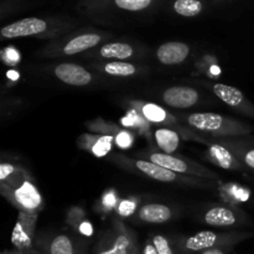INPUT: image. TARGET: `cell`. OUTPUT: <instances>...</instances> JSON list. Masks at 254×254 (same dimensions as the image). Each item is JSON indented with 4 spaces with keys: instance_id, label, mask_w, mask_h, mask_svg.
Returning a JSON list of instances; mask_svg holds the SVG:
<instances>
[{
    "instance_id": "6da1fadb",
    "label": "cell",
    "mask_w": 254,
    "mask_h": 254,
    "mask_svg": "<svg viewBox=\"0 0 254 254\" xmlns=\"http://www.w3.org/2000/svg\"><path fill=\"white\" fill-rule=\"evenodd\" d=\"M47 24L41 19L37 17H26V19L19 20L16 22L7 25L1 29V36L5 39H15V37L30 36L44 32L46 30Z\"/></svg>"
},
{
    "instance_id": "7a4b0ae2",
    "label": "cell",
    "mask_w": 254,
    "mask_h": 254,
    "mask_svg": "<svg viewBox=\"0 0 254 254\" xmlns=\"http://www.w3.org/2000/svg\"><path fill=\"white\" fill-rule=\"evenodd\" d=\"M163 99L169 107L185 109L197 103L198 93L190 87H171L166 89Z\"/></svg>"
},
{
    "instance_id": "3957f363",
    "label": "cell",
    "mask_w": 254,
    "mask_h": 254,
    "mask_svg": "<svg viewBox=\"0 0 254 254\" xmlns=\"http://www.w3.org/2000/svg\"><path fill=\"white\" fill-rule=\"evenodd\" d=\"M55 74L60 81L71 86H86L92 81V76L82 66L74 64H61L55 68Z\"/></svg>"
},
{
    "instance_id": "277c9868",
    "label": "cell",
    "mask_w": 254,
    "mask_h": 254,
    "mask_svg": "<svg viewBox=\"0 0 254 254\" xmlns=\"http://www.w3.org/2000/svg\"><path fill=\"white\" fill-rule=\"evenodd\" d=\"M190 49L184 42H166L158 49V59L164 64H178L185 61Z\"/></svg>"
},
{
    "instance_id": "5b68a950",
    "label": "cell",
    "mask_w": 254,
    "mask_h": 254,
    "mask_svg": "<svg viewBox=\"0 0 254 254\" xmlns=\"http://www.w3.org/2000/svg\"><path fill=\"white\" fill-rule=\"evenodd\" d=\"M218 236L211 231H202L191 236L186 240L185 250L190 252H203V251L215 248L217 245Z\"/></svg>"
},
{
    "instance_id": "8992f818",
    "label": "cell",
    "mask_w": 254,
    "mask_h": 254,
    "mask_svg": "<svg viewBox=\"0 0 254 254\" xmlns=\"http://www.w3.org/2000/svg\"><path fill=\"white\" fill-rule=\"evenodd\" d=\"M15 198L26 210H35L41 203V195L36 190L32 184L25 181L16 191H15Z\"/></svg>"
},
{
    "instance_id": "52a82bcc",
    "label": "cell",
    "mask_w": 254,
    "mask_h": 254,
    "mask_svg": "<svg viewBox=\"0 0 254 254\" xmlns=\"http://www.w3.org/2000/svg\"><path fill=\"white\" fill-rule=\"evenodd\" d=\"M139 217L148 223H164L171 217V210L165 205L150 203L140 208Z\"/></svg>"
},
{
    "instance_id": "ba28073f",
    "label": "cell",
    "mask_w": 254,
    "mask_h": 254,
    "mask_svg": "<svg viewBox=\"0 0 254 254\" xmlns=\"http://www.w3.org/2000/svg\"><path fill=\"white\" fill-rule=\"evenodd\" d=\"M189 124L198 130H217L222 127L223 118L215 113H193L189 117Z\"/></svg>"
},
{
    "instance_id": "9c48e42d",
    "label": "cell",
    "mask_w": 254,
    "mask_h": 254,
    "mask_svg": "<svg viewBox=\"0 0 254 254\" xmlns=\"http://www.w3.org/2000/svg\"><path fill=\"white\" fill-rule=\"evenodd\" d=\"M136 168L140 171H143L145 175H148L149 178L155 179V180L159 181H165V183H169V181L175 180L176 175L174 171L168 170V169L163 168L160 165H156V164L151 163V161H144L139 160L136 161Z\"/></svg>"
},
{
    "instance_id": "30bf717a",
    "label": "cell",
    "mask_w": 254,
    "mask_h": 254,
    "mask_svg": "<svg viewBox=\"0 0 254 254\" xmlns=\"http://www.w3.org/2000/svg\"><path fill=\"white\" fill-rule=\"evenodd\" d=\"M206 223L215 227H228L236 223V216L226 207H213L206 213Z\"/></svg>"
},
{
    "instance_id": "8fae6325",
    "label": "cell",
    "mask_w": 254,
    "mask_h": 254,
    "mask_svg": "<svg viewBox=\"0 0 254 254\" xmlns=\"http://www.w3.org/2000/svg\"><path fill=\"white\" fill-rule=\"evenodd\" d=\"M101 41V36L96 34H86L72 39L66 46L64 47V52L66 55H74L78 52L86 51L91 47L96 46Z\"/></svg>"
},
{
    "instance_id": "7c38bea8",
    "label": "cell",
    "mask_w": 254,
    "mask_h": 254,
    "mask_svg": "<svg viewBox=\"0 0 254 254\" xmlns=\"http://www.w3.org/2000/svg\"><path fill=\"white\" fill-rule=\"evenodd\" d=\"M213 92L221 101H223L231 107H238L243 102L242 92L236 87L218 83L213 86Z\"/></svg>"
},
{
    "instance_id": "4fadbf2b",
    "label": "cell",
    "mask_w": 254,
    "mask_h": 254,
    "mask_svg": "<svg viewBox=\"0 0 254 254\" xmlns=\"http://www.w3.org/2000/svg\"><path fill=\"white\" fill-rule=\"evenodd\" d=\"M150 161L156 165L168 169V170L174 171V173H186L188 171V165L185 161L169 155V154H153L150 156Z\"/></svg>"
},
{
    "instance_id": "5bb4252c",
    "label": "cell",
    "mask_w": 254,
    "mask_h": 254,
    "mask_svg": "<svg viewBox=\"0 0 254 254\" xmlns=\"http://www.w3.org/2000/svg\"><path fill=\"white\" fill-rule=\"evenodd\" d=\"M155 138L158 145L165 151L166 154H170L176 150L179 146V135L176 131L170 130V129H159L155 131Z\"/></svg>"
},
{
    "instance_id": "9a60e30c",
    "label": "cell",
    "mask_w": 254,
    "mask_h": 254,
    "mask_svg": "<svg viewBox=\"0 0 254 254\" xmlns=\"http://www.w3.org/2000/svg\"><path fill=\"white\" fill-rule=\"evenodd\" d=\"M133 55V49L130 45L114 42V44L104 45L101 49V56L104 59H128Z\"/></svg>"
},
{
    "instance_id": "2e32d148",
    "label": "cell",
    "mask_w": 254,
    "mask_h": 254,
    "mask_svg": "<svg viewBox=\"0 0 254 254\" xmlns=\"http://www.w3.org/2000/svg\"><path fill=\"white\" fill-rule=\"evenodd\" d=\"M97 254H134L133 243L128 236L121 233L117 236L111 247L99 251Z\"/></svg>"
},
{
    "instance_id": "e0dca14e",
    "label": "cell",
    "mask_w": 254,
    "mask_h": 254,
    "mask_svg": "<svg viewBox=\"0 0 254 254\" xmlns=\"http://www.w3.org/2000/svg\"><path fill=\"white\" fill-rule=\"evenodd\" d=\"M174 9L183 16H195L202 10V4L198 0H176Z\"/></svg>"
},
{
    "instance_id": "ac0fdd59",
    "label": "cell",
    "mask_w": 254,
    "mask_h": 254,
    "mask_svg": "<svg viewBox=\"0 0 254 254\" xmlns=\"http://www.w3.org/2000/svg\"><path fill=\"white\" fill-rule=\"evenodd\" d=\"M50 254H76L74 247L69 237L60 235L54 238L50 245Z\"/></svg>"
},
{
    "instance_id": "d6986e66",
    "label": "cell",
    "mask_w": 254,
    "mask_h": 254,
    "mask_svg": "<svg viewBox=\"0 0 254 254\" xmlns=\"http://www.w3.org/2000/svg\"><path fill=\"white\" fill-rule=\"evenodd\" d=\"M11 242L20 251H26L31 248V237L24 230V227H22V225L20 222H17L16 226H15L14 232H12Z\"/></svg>"
},
{
    "instance_id": "ffe728a7",
    "label": "cell",
    "mask_w": 254,
    "mask_h": 254,
    "mask_svg": "<svg viewBox=\"0 0 254 254\" xmlns=\"http://www.w3.org/2000/svg\"><path fill=\"white\" fill-rule=\"evenodd\" d=\"M104 71L107 73L112 74V76H121V77H128L131 74L135 73L136 68L130 64H127V62L122 61H116V62H109L104 67Z\"/></svg>"
},
{
    "instance_id": "44dd1931",
    "label": "cell",
    "mask_w": 254,
    "mask_h": 254,
    "mask_svg": "<svg viewBox=\"0 0 254 254\" xmlns=\"http://www.w3.org/2000/svg\"><path fill=\"white\" fill-rule=\"evenodd\" d=\"M210 153L212 158L217 161L218 165L223 169H230L232 166L233 159L230 151L222 145H212L210 149Z\"/></svg>"
},
{
    "instance_id": "7402d4cb",
    "label": "cell",
    "mask_w": 254,
    "mask_h": 254,
    "mask_svg": "<svg viewBox=\"0 0 254 254\" xmlns=\"http://www.w3.org/2000/svg\"><path fill=\"white\" fill-rule=\"evenodd\" d=\"M143 113L148 121L154 122V123L164 122L165 121V117H166L165 111H164L161 107L156 106V104H153V103L145 104L143 108Z\"/></svg>"
},
{
    "instance_id": "603a6c76",
    "label": "cell",
    "mask_w": 254,
    "mask_h": 254,
    "mask_svg": "<svg viewBox=\"0 0 254 254\" xmlns=\"http://www.w3.org/2000/svg\"><path fill=\"white\" fill-rule=\"evenodd\" d=\"M117 6L129 11H139L150 5L151 0H114Z\"/></svg>"
},
{
    "instance_id": "cb8c5ba5",
    "label": "cell",
    "mask_w": 254,
    "mask_h": 254,
    "mask_svg": "<svg viewBox=\"0 0 254 254\" xmlns=\"http://www.w3.org/2000/svg\"><path fill=\"white\" fill-rule=\"evenodd\" d=\"M112 141H113V138L108 135L99 138L93 145V148H92V151H93L94 155L98 156V158L107 155L108 151L112 149Z\"/></svg>"
},
{
    "instance_id": "d4e9b609",
    "label": "cell",
    "mask_w": 254,
    "mask_h": 254,
    "mask_svg": "<svg viewBox=\"0 0 254 254\" xmlns=\"http://www.w3.org/2000/svg\"><path fill=\"white\" fill-rule=\"evenodd\" d=\"M153 243L155 246L158 254H174L173 250H171V246L169 243V241L166 240L163 236H155L153 238Z\"/></svg>"
},
{
    "instance_id": "484cf974",
    "label": "cell",
    "mask_w": 254,
    "mask_h": 254,
    "mask_svg": "<svg viewBox=\"0 0 254 254\" xmlns=\"http://www.w3.org/2000/svg\"><path fill=\"white\" fill-rule=\"evenodd\" d=\"M134 210H135V203L133 201H122L119 203L118 213L123 217H128L134 212Z\"/></svg>"
},
{
    "instance_id": "4316f807",
    "label": "cell",
    "mask_w": 254,
    "mask_h": 254,
    "mask_svg": "<svg viewBox=\"0 0 254 254\" xmlns=\"http://www.w3.org/2000/svg\"><path fill=\"white\" fill-rule=\"evenodd\" d=\"M117 144L122 148H128L131 144V136L130 134H128L127 131H122V133L118 134V136L116 138Z\"/></svg>"
},
{
    "instance_id": "83f0119b",
    "label": "cell",
    "mask_w": 254,
    "mask_h": 254,
    "mask_svg": "<svg viewBox=\"0 0 254 254\" xmlns=\"http://www.w3.org/2000/svg\"><path fill=\"white\" fill-rule=\"evenodd\" d=\"M12 171H14V166H11L10 164H1V165H0V179L4 180V179H6L7 176L12 173Z\"/></svg>"
},
{
    "instance_id": "f1b7e54d",
    "label": "cell",
    "mask_w": 254,
    "mask_h": 254,
    "mask_svg": "<svg viewBox=\"0 0 254 254\" xmlns=\"http://www.w3.org/2000/svg\"><path fill=\"white\" fill-rule=\"evenodd\" d=\"M79 232L84 236H91L93 233V228H92V225L88 222H83L81 226H79Z\"/></svg>"
},
{
    "instance_id": "f546056e",
    "label": "cell",
    "mask_w": 254,
    "mask_h": 254,
    "mask_svg": "<svg viewBox=\"0 0 254 254\" xmlns=\"http://www.w3.org/2000/svg\"><path fill=\"white\" fill-rule=\"evenodd\" d=\"M245 161L246 164H247L250 168L254 169V149H252V150L247 151L245 155Z\"/></svg>"
},
{
    "instance_id": "4dcf8cb0",
    "label": "cell",
    "mask_w": 254,
    "mask_h": 254,
    "mask_svg": "<svg viewBox=\"0 0 254 254\" xmlns=\"http://www.w3.org/2000/svg\"><path fill=\"white\" fill-rule=\"evenodd\" d=\"M143 254H158V251H156L154 243H146L145 247H144Z\"/></svg>"
},
{
    "instance_id": "1f68e13d",
    "label": "cell",
    "mask_w": 254,
    "mask_h": 254,
    "mask_svg": "<svg viewBox=\"0 0 254 254\" xmlns=\"http://www.w3.org/2000/svg\"><path fill=\"white\" fill-rule=\"evenodd\" d=\"M201 254H226L225 251H222L221 248H211V250L203 251Z\"/></svg>"
}]
</instances>
